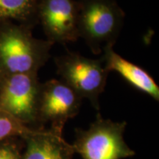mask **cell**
Wrapping results in <instances>:
<instances>
[{
    "mask_svg": "<svg viewBox=\"0 0 159 159\" xmlns=\"http://www.w3.org/2000/svg\"><path fill=\"white\" fill-rule=\"evenodd\" d=\"M102 52L103 63L109 72L116 71L136 90L148 95L156 101L159 100L158 85L145 69L117 54L114 47H105Z\"/></svg>",
    "mask_w": 159,
    "mask_h": 159,
    "instance_id": "9",
    "label": "cell"
},
{
    "mask_svg": "<svg viewBox=\"0 0 159 159\" xmlns=\"http://www.w3.org/2000/svg\"><path fill=\"white\" fill-rule=\"evenodd\" d=\"M54 43L36 39L33 29L15 22L0 26V75L34 73L47 63Z\"/></svg>",
    "mask_w": 159,
    "mask_h": 159,
    "instance_id": "1",
    "label": "cell"
},
{
    "mask_svg": "<svg viewBox=\"0 0 159 159\" xmlns=\"http://www.w3.org/2000/svg\"><path fill=\"white\" fill-rule=\"evenodd\" d=\"M41 0H0V26L15 22L34 28L39 25L38 12Z\"/></svg>",
    "mask_w": 159,
    "mask_h": 159,
    "instance_id": "10",
    "label": "cell"
},
{
    "mask_svg": "<svg viewBox=\"0 0 159 159\" xmlns=\"http://www.w3.org/2000/svg\"><path fill=\"white\" fill-rule=\"evenodd\" d=\"M127 122L97 118L86 130L77 128L72 145L75 153L83 159H125L136 152L127 144L124 134Z\"/></svg>",
    "mask_w": 159,
    "mask_h": 159,
    "instance_id": "3",
    "label": "cell"
},
{
    "mask_svg": "<svg viewBox=\"0 0 159 159\" xmlns=\"http://www.w3.org/2000/svg\"><path fill=\"white\" fill-rule=\"evenodd\" d=\"M57 72L82 99L90 101L99 111V96L104 91L109 71L102 58L92 59L68 51L55 58Z\"/></svg>",
    "mask_w": 159,
    "mask_h": 159,
    "instance_id": "4",
    "label": "cell"
},
{
    "mask_svg": "<svg viewBox=\"0 0 159 159\" xmlns=\"http://www.w3.org/2000/svg\"><path fill=\"white\" fill-rule=\"evenodd\" d=\"M24 142L15 137L0 142V159H22Z\"/></svg>",
    "mask_w": 159,
    "mask_h": 159,
    "instance_id": "12",
    "label": "cell"
},
{
    "mask_svg": "<svg viewBox=\"0 0 159 159\" xmlns=\"http://www.w3.org/2000/svg\"><path fill=\"white\" fill-rule=\"evenodd\" d=\"M41 84L34 73L0 75V110L30 128L39 129Z\"/></svg>",
    "mask_w": 159,
    "mask_h": 159,
    "instance_id": "5",
    "label": "cell"
},
{
    "mask_svg": "<svg viewBox=\"0 0 159 159\" xmlns=\"http://www.w3.org/2000/svg\"><path fill=\"white\" fill-rule=\"evenodd\" d=\"M32 128L0 110V142L11 138H22Z\"/></svg>",
    "mask_w": 159,
    "mask_h": 159,
    "instance_id": "11",
    "label": "cell"
},
{
    "mask_svg": "<svg viewBox=\"0 0 159 159\" xmlns=\"http://www.w3.org/2000/svg\"><path fill=\"white\" fill-rule=\"evenodd\" d=\"M78 0H41L38 19L47 41L65 45L79 39Z\"/></svg>",
    "mask_w": 159,
    "mask_h": 159,
    "instance_id": "7",
    "label": "cell"
},
{
    "mask_svg": "<svg viewBox=\"0 0 159 159\" xmlns=\"http://www.w3.org/2000/svg\"><path fill=\"white\" fill-rule=\"evenodd\" d=\"M78 36L94 55L114 47L124 25L125 14L116 0H78Z\"/></svg>",
    "mask_w": 159,
    "mask_h": 159,
    "instance_id": "2",
    "label": "cell"
},
{
    "mask_svg": "<svg viewBox=\"0 0 159 159\" xmlns=\"http://www.w3.org/2000/svg\"><path fill=\"white\" fill-rule=\"evenodd\" d=\"M22 159H73L72 145L65 140L63 132L49 129H31L22 138Z\"/></svg>",
    "mask_w": 159,
    "mask_h": 159,
    "instance_id": "8",
    "label": "cell"
},
{
    "mask_svg": "<svg viewBox=\"0 0 159 159\" xmlns=\"http://www.w3.org/2000/svg\"><path fill=\"white\" fill-rule=\"evenodd\" d=\"M83 99L61 80L52 79L41 84L39 108V129L50 128L63 132L69 119L78 114Z\"/></svg>",
    "mask_w": 159,
    "mask_h": 159,
    "instance_id": "6",
    "label": "cell"
}]
</instances>
